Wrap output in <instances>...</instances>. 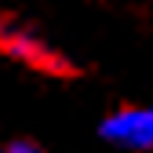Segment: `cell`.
Segmentation results:
<instances>
[{"mask_svg": "<svg viewBox=\"0 0 153 153\" xmlns=\"http://www.w3.org/2000/svg\"><path fill=\"white\" fill-rule=\"evenodd\" d=\"M0 55H7V59L22 62L44 76H76V66L59 48H51L33 26L18 22V18H4V15H0Z\"/></svg>", "mask_w": 153, "mask_h": 153, "instance_id": "obj_1", "label": "cell"}, {"mask_svg": "<svg viewBox=\"0 0 153 153\" xmlns=\"http://www.w3.org/2000/svg\"><path fill=\"white\" fill-rule=\"evenodd\" d=\"M99 135L124 149H153V106H120L99 124Z\"/></svg>", "mask_w": 153, "mask_h": 153, "instance_id": "obj_2", "label": "cell"}, {"mask_svg": "<svg viewBox=\"0 0 153 153\" xmlns=\"http://www.w3.org/2000/svg\"><path fill=\"white\" fill-rule=\"evenodd\" d=\"M4 153H48V149H40L36 142H26V139H15L4 146Z\"/></svg>", "mask_w": 153, "mask_h": 153, "instance_id": "obj_3", "label": "cell"}]
</instances>
